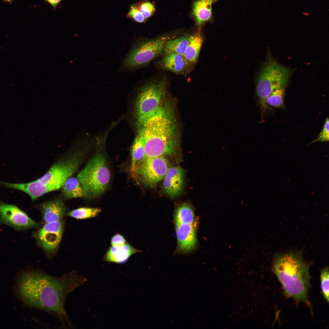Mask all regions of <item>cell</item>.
I'll use <instances>...</instances> for the list:
<instances>
[{
	"label": "cell",
	"instance_id": "6da1fadb",
	"mask_svg": "<svg viewBox=\"0 0 329 329\" xmlns=\"http://www.w3.org/2000/svg\"><path fill=\"white\" fill-rule=\"evenodd\" d=\"M86 281L76 271L57 277L39 270L26 268L17 274L15 292L25 306L47 312L58 319L63 327L70 328L72 326L65 310L66 299Z\"/></svg>",
	"mask_w": 329,
	"mask_h": 329
},
{
	"label": "cell",
	"instance_id": "7a4b0ae2",
	"mask_svg": "<svg viewBox=\"0 0 329 329\" xmlns=\"http://www.w3.org/2000/svg\"><path fill=\"white\" fill-rule=\"evenodd\" d=\"M168 107L164 106L138 127L144 144L145 157H173L178 153L179 146L175 122Z\"/></svg>",
	"mask_w": 329,
	"mask_h": 329
},
{
	"label": "cell",
	"instance_id": "3957f363",
	"mask_svg": "<svg viewBox=\"0 0 329 329\" xmlns=\"http://www.w3.org/2000/svg\"><path fill=\"white\" fill-rule=\"evenodd\" d=\"M310 263L305 261L302 251L276 253L272 269L282 285L285 294L297 302L308 303Z\"/></svg>",
	"mask_w": 329,
	"mask_h": 329
},
{
	"label": "cell",
	"instance_id": "277c9868",
	"mask_svg": "<svg viewBox=\"0 0 329 329\" xmlns=\"http://www.w3.org/2000/svg\"><path fill=\"white\" fill-rule=\"evenodd\" d=\"M85 199L98 197L107 189L110 179V173L104 154L97 152L87 162L78 173Z\"/></svg>",
	"mask_w": 329,
	"mask_h": 329
},
{
	"label": "cell",
	"instance_id": "5b68a950",
	"mask_svg": "<svg viewBox=\"0 0 329 329\" xmlns=\"http://www.w3.org/2000/svg\"><path fill=\"white\" fill-rule=\"evenodd\" d=\"M166 82L162 79L148 82L141 87L135 101L134 114L138 127L143 125L164 107Z\"/></svg>",
	"mask_w": 329,
	"mask_h": 329
},
{
	"label": "cell",
	"instance_id": "8992f818",
	"mask_svg": "<svg viewBox=\"0 0 329 329\" xmlns=\"http://www.w3.org/2000/svg\"><path fill=\"white\" fill-rule=\"evenodd\" d=\"M291 69L280 64L269 57L262 65L256 84V94L263 109L265 100L276 89L286 87L292 73Z\"/></svg>",
	"mask_w": 329,
	"mask_h": 329
},
{
	"label": "cell",
	"instance_id": "52a82bcc",
	"mask_svg": "<svg viewBox=\"0 0 329 329\" xmlns=\"http://www.w3.org/2000/svg\"><path fill=\"white\" fill-rule=\"evenodd\" d=\"M83 153L77 150L55 163L43 176L36 180L45 194L62 187L66 181L78 170L83 159Z\"/></svg>",
	"mask_w": 329,
	"mask_h": 329
},
{
	"label": "cell",
	"instance_id": "ba28073f",
	"mask_svg": "<svg viewBox=\"0 0 329 329\" xmlns=\"http://www.w3.org/2000/svg\"><path fill=\"white\" fill-rule=\"evenodd\" d=\"M170 39V36H164L136 42L125 57L122 69L133 71L144 66L163 51L166 43Z\"/></svg>",
	"mask_w": 329,
	"mask_h": 329
},
{
	"label": "cell",
	"instance_id": "9c48e42d",
	"mask_svg": "<svg viewBox=\"0 0 329 329\" xmlns=\"http://www.w3.org/2000/svg\"><path fill=\"white\" fill-rule=\"evenodd\" d=\"M169 168L168 161L165 156L145 157L137 168V181L153 188L164 179Z\"/></svg>",
	"mask_w": 329,
	"mask_h": 329
},
{
	"label": "cell",
	"instance_id": "30bf717a",
	"mask_svg": "<svg viewBox=\"0 0 329 329\" xmlns=\"http://www.w3.org/2000/svg\"><path fill=\"white\" fill-rule=\"evenodd\" d=\"M64 225L63 219L45 223L33 233V236L37 244L49 256H53L58 250Z\"/></svg>",
	"mask_w": 329,
	"mask_h": 329
},
{
	"label": "cell",
	"instance_id": "8fae6325",
	"mask_svg": "<svg viewBox=\"0 0 329 329\" xmlns=\"http://www.w3.org/2000/svg\"><path fill=\"white\" fill-rule=\"evenodd\" d=\"M0 224L15 230L26 231L38 228L40 224L31 219L23 211L13 204L0 201Z\"/></svg>",
	"mask_w": 329,
	"mask_h": 329
},
{
	"label": "cell",
	"instance_id": "7c38bea8",
	"mask_svg": "<svg viewBox=\"0 0 329 329\" xmlns=\"http://www.w3.org/2000/svg\"><path fill=\"white\" fill-rule=\"evenodd\" d=\"M175 228L177 239L175 253L187 254L195 250L197 245L196 223L176 225Z\"/></svg>",
	"mask_w": 329,
	"mask_h": 329
},
{
	"label": "cell",
	"instance_id": "4fadbf2b",
	"mask_svg": "<svg viewBox=\"0 0 329 329\" xmlns=\"http://www.w3.org/2000/svg\"><path fill=\"white\" fill-rule=\"evenodd\" d=\"M184 172L180 166L169 167L163 179V193L172 199L180 196L184 188Z\"/></svg>",
	"mask_w": 329,
	"mask_h": 329
},
{
	"label": "cell",
	"instance_id": "5bb4252c",
	"mask_svg": "<svg viewBox=\"0 0 329 329\" xmlns=\"http://www.w3.org/2000/svg\"><path fill=\"white\" fill-rule=\"evenodd\" d=\"M44 223L53 222L62 219L67 209L63 200L56 198L43 203L40 205Z\"/></svg>",
	"mask_w": 329,
	"mask_h": 329
},
{
	"label": "cell",
	"instance_id": "9a60e30c",
	"mask_svg": "<svg viewBox=\"0 0 329 329\" xmlns=\"http://www.w3.org/2000/svg\"><path fill=\"white\" fill-rule=\"evenodd\" d=\"M141 252L127 243L121 246H112L108 249L103 260L108 262L123 263L133 254Z\"/></svg>",
	"mask_w": 329,
	"mask_h": 329
},
{
	"label": "cell",
	"instance_id": "2e32d148",
	"mask_svg": "<svg viewBox=\"0 0 329 329\" xmlns=\"http://www.w3.org/2000/svg\"><path fill=\"white\" fill-rule=\"evenodd\" d=\"M158 64L164 69L179 74L185 73L191 66L183 56L175 53L165 55Z\"/></svg>",
	"mask_w": 329,
	"mask_h": 329
},
{
	"label": "cell",
	"instance_id": "e0dca14e",
	"mask_svg": "<svg viewBox=\"0 0 329 329\" xmlns=\"http://www.w3.org/2000/svg\"><path fill=\"white\" fill-rule=\"evenodd\" d=\"M131 151L132 158L130 172L132 178L138 182L136 176L137 168L139 164L145 157L144 141L139 133L134 140Z\"/></svg>",
	"mask_w": 329,
	"mask_h": 329
},
{
	"label": "cell",
	"instance_id": "ac0fdd59",
	"mask_svg": "<svg viewBox=\"0 0 329 329\" xmlns=\"http://www.w3.org/2000/svg\"><path fill=\"white\" fill-rule=\"evenodd\" d=\"M203 41V37L199 33L190 36L187 46L183 56L190 66L195 64L197 61Z\"/></svg>",
	"mask_w": 329,
	"mask_h": 329
},
{
	"label": "cell",
	"instance_id": "d6986e66",
	"mask_svg": "<svg viewBox=\"0 0 329 329\" xmlns=\"http://www.w3.org/2000/svg\"><path fill=\"white\" fill-rule=\"evenodd\" d=\"M194 210L190 203L185 202L178 205L174 213L175 225L180 224H193L196 223Z\"/></svg>",
	"mask_w": 329,
	"mask_h": 329
},
{
	"label": "cell",
	"instance_id": "ffe728a7",
	"mask_svg": "<svg viewBox=\"0 0 329 329\" xmlns=\"http://www.w3.org/2000/svg\"><path fill=\"white\" fill-rule=\"evenodd\" d=\"M212 3L208 0H197L194 2L192 13L198 25L202 24L211 18Z\"/></svg>",
	"mask_w": 329,
	"mask_h": 329
},
{
	"label": "cell",
	"instance_id": "44dd1931",
	"mask_svg": "<svg viewBox=\"0 0 329 329\" xmlns=\"http://www.w3.org/2000/svg\"><path fill=\"white\" fill-rule=\"evenodd\" d=\"M62 187V195L65 200L84 196L83 187L77 178L70 177L66 181Z\"/></svg>",
	"mask_w": 329,
	"mask_h": 329
},
{
	"label": "cell",
	"instance_id": "7402d4cb",
	"mask_svg": "<svg viewBox=\"0 0 329 329\" xmlns=\"http://www.w3.org/2000/svg\"><path fill=\"white\" fill-rule=\"evenodd\" d=\"M190 35L184 34L175 39H171L165 44L163 52L165 55L177 54L183 56Z\"/></svg>",
	"mask_w": 329,
	"mask_h": 329
},
{
	"label": "cell",
	"instance_id": "603a6c76",
	"mask_svg": "<svg viewBox=\"0 0 329 329\" xmlns=\"http://www.w3.org/2000/svg\"><path fill=\"white\" fill-rule=\"evenodd\" d=\"M286 87H281L275 89L267 97L266 104L271 107L279 108H285L284 97Z\"/></svg>",
	"mask_w": 329,
	"mask_h": 329
},
{
	"label": "cell",
	"instance_id": "cb8c5ba5",
	"mask_svg": "<svg viewBox=\"0 0 329 329\" xmlns=\"http://www.w3.org/2000/svg\"><path fill=\"white\" fill-rule=\"evenodd\" d=\"M101 211L99 207H82L73 210L66 215L77 219H84L95 217Z\"/></svg>",
	"mask_w": 329,
	"mask_h": 329
},
{
	"label": "cell",
	"instance_id": "d4e9b609",
	"mask_svg": "<svg viewBox=\"0 0 329 329\" xmlns=\"http://www.w3.org/2000/svg\"><path fill=\"white\" fill-rule=\"evenodd\" d=\"M320 283L323 296L327 302H329V269L326 267L321 272Z\"/></svg>",
	"mask_w": 329,
	"mask_h": 329
},
{
	"label": "cell",
	"instance_id": "484cf974",
	"mask_svg": "<svg viewBox=\"0 0 329 329\" xmlns=\"http://www.w3.org/2000/svg\"><path fill=\"white\" fill-rule=\"evenodd\" d=\"M135 3L146 20L151 16L155 11L153 5L149 1H142Z\"/></svg>",
	"mask_w": 329,
	"mask_h": 329
},
{
	"label": "cell",
	"instance_id": "4316f807",
	"mask_svg": "<svg viewBox=\"0 0 329 329\" xmlns=\"http://www.w3.org/2000/svg\"><path fill=\"white\" fill-rule=\"evenodd\" d=\"M126 17L133 21L139 23H143L146 20L135 3L132 4L130 6Z\"/></svg>",
	"mask_w": 329,
	"mask_h": 329
},
{
	"label": "cell",
	"instance_id": "83f0119b",
	"mask_svg": "<svg viewBox=\"0 0 329 329\" xmlns=\"http://www.w3.org/2000/svg\"><path fill=\"white\" fill-rule=\"evenodd\" d=\"M329 120L328 118H326L323 127L319 134L317 137L312 141L310 144L316 142H324L328 141L329 140Z\"/></svg>",
	"mask_w": 329,
	"mask_h": 329
},
{
	"label": "cell",
	"instance_id": "f1b7e54d",
	"mask_svg": "<svg viewBox=\"0 0 329 329\" xmlns=\"http://www.w3.org/2000/svg\"><path fill=\"white\" fill-rule=\"evenodd\" d=\"M111 243L112 246H121L127 243L124 237L118 233L116 234L113 236Z\"/></svg>",
	"mask_w": 329,
	"mask_h": 329
},
{
	"label": "cell",
	"instance_id": "f546056e",
	"mask_svg": "<svg viewBox=\"0 0 329 329\" xmlns=\"http://www.w3.org/2000/svg\"><path fill=\"white\" fill-rule=\"evenodd\" d=\"M54 7H55L62 0H45Z\"/></svg>",
	"mask_w": 329,
	"mask_h": 329
},
{
	"label": "cell",
	"instance_id": "4dcf8cb0",
	"mask_svg": "<svg viewBox=\"0 0 329 329\" xmlns=\"http://www.w3.org/2000/svg\"><path fill=\"white\" fill-rule=\"evenodd\" d=\"M3 0L4 1H5L9 2H12L13 0Z\"/></svg>",
	"mask_w": 329,
	"mask_h": 329
},
{
	"label": "cell",
	"instance_id": "1f68e13d",
	"mask_svg": "<svg viewBox=\"0 0 329 329\" xmlns=\"http://www.w3.org/2000/svg\"><path fill=\"white\" fill-rule=\"evenodd\" d=\"M208 0L211 1L212 2H214L216 1H217V0Z\"/></svg>",
	"mask_w": 329,
	"mask_h": 329
}]
</instances>
